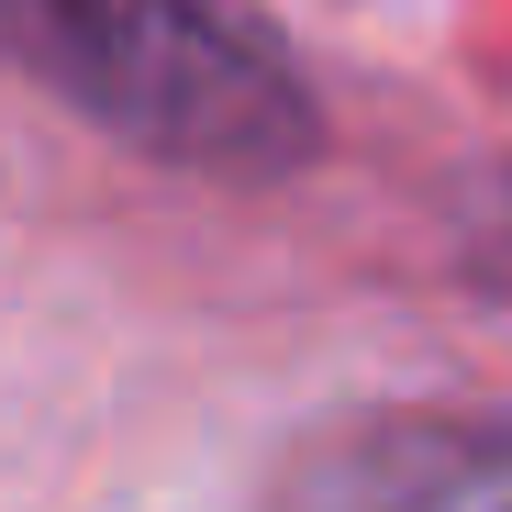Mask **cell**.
Returning a JSON list of instances; mask_svg holds the SVG:
<instances>
[{"label": "cell", "mask_w": 512, "mask_h": 512, "mask_svg": "<svg viewBox=\"0 0 512 512\" xmlns=\"http://www.w3.org/2000/svg\"><path fill=\"white\" fill-rule=\"evenodd\" d=\"M268 512H512V423L401 412V423L323 435Z\"/></svg>", "instance_id": "obj_2"}, {"label": "cell", "mask_w": 512, "mask_h": 512, "mask_svg": "<svg viewBox=\"0 0 512 512\" xmlns=\"http://www.w3.org/2000/svg\"><path fill=\"white\" fill-rule=\"evenodd\" d=\"M501 279H512V201H501Z\"/></svg>", "instance_id": "obj_3"}, {"label": "cell", "mask_w": 512, "mask_h": 512, "mask_svg": "<svg viewBox=\"0 0 512 512\" xmlns=\"http://www.w3.org/2000/svg\"><path fill=\"white\" fill-rule=\"evenodd\" d=\"M0 56L190 179H290L323 145L290 45L245 0H0Z\"/></svg>", "instance_id": "obj_1"}]
</instances>
